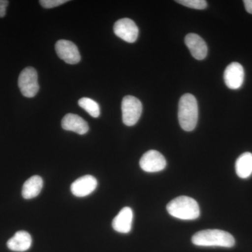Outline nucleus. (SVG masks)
I'll return each mask as SVG.
<instances>
[{
  "instance_id": "f257e3e1",
  "label": "nucleus",
  "mask_w": 252,
  "mask_h": 252,
  "mask_svg": "<svg viewBox=\"0 0 252 252\" xmlns=\"http://www.w3.org/2000/svg\"><path fill=\"white\" fill-rule=\"evenodd\" d=\"M192 243L200 247H220L230 248L234 246L233 235L224 230L208 229L201 230L192 237Z\"/></svg>"
},
{
  "instance_id": "f03ea898",
  "label": "nucleus",
  "mask_w": 252,
  "mask_h": 252,
  "mask_svg": "<svg viewBox=\"0 0 252 252\" xmlns=\"http://www.w3.org/2000/svg\"><path fill=\"white\" fill-rule=\"evenodd\" d=\"M198 119V107L196 98L193 94H187L179 102L178 119L184 130L190 132L196 127Z\"/></svg>"
},
{
  "instance_id": "7ed1b4c3",
  "label": "nucleus",
  "mask_w": 252,
  "mask_h": 252,
  "mask_svg": "<svg viewBox=\"0 0 252 252\" xmlns=\"http://www.w3.org/2000/svg\"><path fill=\"white\" fill-rule=\"evenodd\" d=\"M171 216L182 220H195L200 216V207L194 199L180 196L173 199L167 205Z\"/></svg>"
},
{
  "instance_id": "20e7f679",
  "label": "nucleus",
  "mask_w": 252,
  "mask_h": 252,
  "mask_svg": "<svg viewBox=\"0 0 252 252\" xmlns=\"http://www.w3.org/2000/svg\"><path fill=\"white\" fill-rule=\"evenodd\" d=\"M18 84L23 96L29 98L34 97L39 90L36 69L32 67L25 68L20 74Z\"/></svg>"
},
{
  "instance_id": "39448f33",
  "label": "nucleus",
  "mask_w": 252,
  "mask_h": 252,
  "mask_svg": "<svg viewBox=\"0 0 252 252\" xmlns=\"http://www.w3.org/2000/svg\"><path fill=\"white\" fill-rule=\"evenodd\" d=\"M122 110L124 124L127 126H132L140 119L142 104L137 97L127 95L123 99Z\"/></svg>"
},
{
  "instance_id": "423d86ee",
  "label": "nucleus",
  "mask_w": 252,
  "mask_h": 252,
  "mask_svg": "<svg viewBox=\"0 0 252 252\" xmlns=\"http://www.w3.org/2000/svg\"><path fill=\"white\" fill-rule=\"evenodd\" d=\"M114 32L118 37L128 43L135 42L139 35L137 25L130 18H122L115 23Z\"/></svg>"
},
{
  "instance_id": "0eeeda50",
  "label": "nucleus",
  "mask_w": 252,
  "mask_h": 252,
  "mask_svg": "<svg viewBox=\"0 0 252 252\" xmlns=\"http://www.w3.org/2000/svg\"><path fill=\"white\" fill-rule=\"evenodd\" d=\"M166 165L165 157L156 150H150L146 152L140 160L141 168L147 172L162 171L165 168Z\"/></svg>"
},
{
  "instance_id": "6e6552de",
  "label": "nucleus",
  "mask_w": 252,
  "mask_h": 252,
  "mask_svg": "<svg viewBox=\"0 0 252 252\" xmlns=\"http://www.w3.org/2000/svg\"><path fill=\"white\" fill-rule=\"evenodd\" d=\"M55 49L60 59L67 64H74L80 62L79 50L72 41L61 39L56 42Z\"/></svg>"
},
{
  "instance_id": "1a4fd4ad",
  "label": "nucleus",
  "mask_w": 252,
  "mask_h": 252,
  "mask_svg": "<svg viewBox=\"0 0 252 252\" xmlns=\"http://www.w3.org/2000/svg\"><path fill=\"white\" fill-rule=\"evenodd\" d=\"M245 78V71L242 64L232 63L225 68L223 79L225 85L232 90L240 89L243 85Z\"/></svg>"
},
{
  "instance_id": "9d476101",
  "label": "nucleus",
  "mask_w": 252,
  "mask_h": 252,
  "mask_svg": "<svg viewBox=\"0 0 252 252\" xmlns=\"http://www.w3.org/2000/svg\"><path fill=\"white\" fill-rule=\"evenodd\" d=\"M97 186V180L94 176H83L73 182L71 185V191L75 196L82 198L92 193Z\"/></svg>"
},
{
  "instance_id": "9b49d317",
  "label": "nucleus",
  "mask_w": 252,
  "mask_h": 252,
  "mask_svg": "<svg viewBox=\"0 0 252 252\" xmlns=\"http://www.w3.org/2000/svg\"><path fill=\"white\" fill-rule=\"evenodd\" d=\"M185 44L194 59L201 61L207 55V46L201 36L195 33H190L185 37Z\"/></svg>"
},
{
  "instance_id": "f8f14e48",
  "label": "nucleus",
  "mask_w": 252,
  "mask_h": 252,
  "mask_svg": "<svg viewBox=\"0 0 252 252\" xmlns=\"http://www.w3.org/2000/svg\"><path fill=\"white\" fill-rule=\"evenodd\" d=\"M133 212L128 207L123 208L112 222L113 228L121 233H127L132 229Z\"/></svg>"
},
{
  "instance_id": "ddd939ff",
  "label": "nucleus",
  "mask_w": 252,
  "mask_h": 252,
  "mask_svg": "<svg viewBox=\"0 0 252 252\" xmlns=\"http://www.w3.org/2000/svg\"><path fill=\"white\" fill-rule=\"evenodd\" d=\"M62 127L64 130L72 131L79 135H84L89 130V124L84 119L74 114H67L63 117Z\"/></svg>"
},
{
  "instance_id": "4468645a",
  "label": "nucleus",
  "mask_w": 252,
  "mask_h": 252,
  "mask_svg": "<svg viewBox=\"0 0 252 252\" xmlns=\"http://www.w3.org/2000/svg\"><path fill=\"white\" fill-rule=\"evenodd\" d=\"M32 240L31 235L24 230L16 232L7 242V247L11 251L23 252L31 248Z\"/></svg>"
},
{
  "instance_id": "2eb2a0df",
  "label": "nucleus",
  "mask_w": 252,
  "mask_h": 252,
  "mask_svg": "<svg viewBox=\"0 0 252 252\" xmlns=\"http://www.w3.org/2000/svg\"><path fill=\"white\" fill-rule=\"evenodd\" d=\"M43 185H44V182L41 177L37 175L32 176L23 185L22 189L23 198L26 200L36 198L40 193Z\"/></svg>"
},
{
  "instance_id": "dca6fc26",
  "label": "nucleus",
  "mask_w": 252,
  "mask_h": 252,
  "mask_svg": "<svg viewBox=\"0 0 252 252\" xmlns=\"http://www.w3.org/2000/svg\"><path fill=\"white\" fill-rule=\"evenodd\" d=\"M235 171L239 177L248 178L252 174V154L244 153L239 157L235 162Z\"/></svg>"
},
{
  "instance_id": "f3484780",
  "label": "nucleus",
  "mask_w": 252,
  "mask_h": 252,
  "mask_svg": "<svg viewBox=\"0 0 252 252\" xmlns=\"http://www.w3.org/2000/svg\"><path fill=\"white\" fill-rule=\"evenodd\" d=\"M78 104L81 108L86 111L92 117L97 118L100 114V108L99 104L89 97H82L79 99Z\"/></svg>"
},
{
  "instance_id": "a211bd4d",
  "label": "nucleus",
  "mask_w": 252,
  "mask_h": 252,
  "mask_svg": "<svg viewBox=\"0 0 252 252\" xmlns=\"http://www.w3.org/2000/svg\"><path fill=\"white\" fill-rule=\"evenodd\" d=\"M176 1L187 7L195 9H205L207 6V1L205 0H178Z\"/></svg>"
},
{
  "instance_id": "6ab92c4d",
  "label": "nucleus",
  "mask_w": 252,
  "mask_h": 252,
  "mask_svg": "<svg viewBox=\"0 0 252 252\" xmlns=\"http://www.w3.org/2000/svg\"><path fill=\"white\" fill-rule=\"evenodd\" d=\"M67 0H40L39 3L46 9H51L67 2Z\"/></svg>"
},
{
  "instance_id": "aec40b11",
  "label": "nucleus",
  "mask_w": 252,
  "mask_h": 252,
  "mask_svg": "<svg viewBox=\"0 0 252 252\" xmlns=\"http://www.w3.org/2000/svg\"><path fill=\"white\" fill-rule=\"evenodd\" d=\"M9 4V1L0 0V18H2L6 15V7Z\"/></svg>"
},
{
  "instance_id": "412c9836",
  "label": "nucleus",
  "mask_w": 252,
  "mask_h": 252,
  "mask_svg": "<svg viewBox=\"0 0 252 252\" xmlns=\"http://www.w3.org/2000/svg\"><path fill=\"white\" fill-rule=\"evenodd\" d=\"M243 2L246 11L252 14V0H245Z\"/></svg>"
}]
</instances>
